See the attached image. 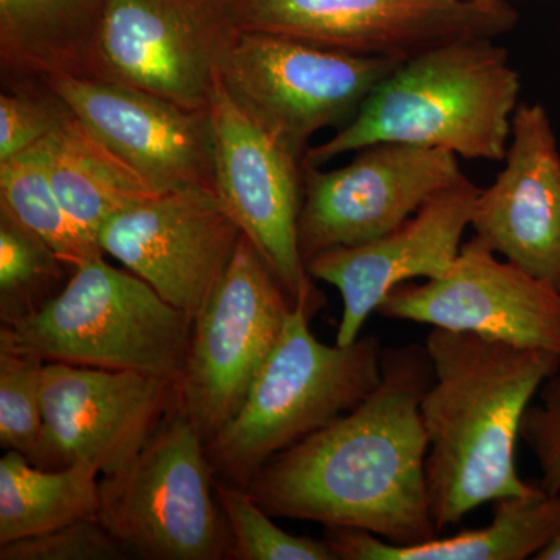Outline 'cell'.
I'll return each instance as SVG.
<instances>
[{"mask_svg":"<svg viewBox=\"0 0 560 560\" xmlns=\"http://www.w3.org/2000/svg\"><path fill=\"white\" fill-rule=\"evenodd\" d=\"M382 378L359 407L272 456L249 495L272 517L345 526L394 545L440 536L431 515L420 401L433 361L418 342L383 348Z\"/></svg>","mask_w":560,"mask_h":560,"instance_id":"cell-1","label":"cell"},{"mask_svg":"<svg viewBox=\"0 0 560 560\" xmlns=\"http://www.w3.org/2000/svg\"><path fill=\"white\" fill-rule=\"evenodd\" d=\"M425 348L433 382L420 416L430 510L442 533L482 504L536 489L518 477L515 444L523 415L560 371V357L441 327L427 335Z\"/></svg>","mask_w":560,"mask_h":560,"instance_id":"cell-2","label":"cell"},{"mask_svg":"<svg viewBox=\"0 0 560 560\" xmlns=\"http://www.w3.org/2000/svg\"><path fill=\"white\" fill-rule=\"evenodd\" d=\"M522 81L493 38L455 40L400 62L359 113L304 164L396 142L451 151L464 160L504 161Z\"/></svg>","mask_w":560,"mask_h":560,"instance_id":"cell-3","label":"cell"},{"mask_svg":"<svg viewBox=\"0 0 560 560\" xmlns=\"http://www.w3.org/2000/svg\"><path fill=\"white\" fill-rule=\"evenodd\" d=\"M311 319L301 307L289 313L241 410L206 442L215 481L248 488L272 456L359 407L381 383L377 337L329 346L312 334Z\"/></svg>","mask_w":560,"mask_h":560,"instance_id":"cell-4","label":"cell"},{"mask_svg":"<svg viewBox=\"0 0 560 560\" xmlns=\"http://www.w3.org/2000/svg\"><path fill=\"white\" fill-rule=\"evenodd\" d=\"M191 327L194 318L145 280L98 257L77 267L39 312L2 324L0 352L138 372L178 385Z\"/></svg>","mask_w":560,"mask_h":560,"instance_id":"cell-5","label":"cell"},{"mask_svg":"<svg viewBox=\"0 0 560 560\" xmlns=\"http://www.w3.org/2000/svg\"><path fill=\"white\" fill-rule=\"evenodd\" d=\"M98 521L147 560H228L231 533L205 440L178 405L138 458L101 480Z\"/></svg>","mask_w":560,"mask_h":560,"instance_id":"cell-6","label":"cell"},{"mask_svg":"<svg viewBox=\"0 0 560 560\" xmlns=\"http://www.w3.org/2000/svg\"><path fill=\"white\" fill-rule=\"evenodd\" d=\"M400 62L242 31L224 55L220 83L261 131L304 161L313 136L348 125Z\"/></svg>","mask_w":560,"mask_h":560,"instance_id":"cell-7","label":"cell"},{"mask_svg":"<svg viewBox=\"0 0 560 560\" xmlns=\"http://www.w3.org/2000/svg\"><path fill=\"white\" fill-rule=\"evenodd\" d=\"M241 32L234 0H105L92 79L210 109Z\"/></svg>","mask_w":560,"mask_h":560,"instance_id":"cell-8","label":"cell"},{"mask_svg":"<svg viewBox=\"0 0 560 560\" xmlns=\"http://www.w3.org/2000/svg\"><path fill=\"white\" fill-rule=\"evenodd\" d=\"M293 305L242 234L226 275L194 319L178 407L206 442L226 427L280 340Z\"/></svg>","mask_w":560,"mask_h":560,"instance_id":"cell-9","label":"cell"},{"mask_svg":"<svg viewBox=\"0 0 560 560\" xmlns=\"http://www.w3.org/2000/svg\"><path fill=\"white\" fill-rule=\"evenodd\" d=\"M241 31L407 61L455 40L493 38L517 24L508 2L234 0Z\"/></svg>","mask_w":560,"mask_h":560,"instance_id":"cell-10","label":"cell"},{"mask_svg":"<svg viewBox=\"0 0 560 560\" xmlns=\"http://www.w3.org/2000/svg\"><path fill=\"white\" fill-rule=\"evenodd\" d=\"M215 138V194L259 250L294 308L326 304L300 249L304 161L275 142L217 84L210 106Z\"/></svg>","mask_w":560,"mask_h":560,"instance_id":"cell-11","label":"cell"},{"mask_svg":"<svg viewBox=\"0 0 560 560\" xmlns=\"http://www.w3.org/2000/svg\"><path fill=\"white\" fill-rule=\"evenodd\" d=\"M355 153L335 171L304 164L298 235L305 265L323 250L364 245L388 234L466 178L451 151L381 142Z\"/></svg>","mask_w":560,"mask_h":560,"instance_id":"cell-12","label":"cell"},{"mask_svg":"<svg viewBox=\"0 0 560 560\" xmlns=\"http://www.w3.org/2000/svg\"><path fill=\"white\" fill-rule=\"evenodd\" d=\"M242 234L215 191L190 187L113 217L98 243L105 256L195 319L226 275Z\"/></svg>","mask_w":560,"mask_h":560,"instance_id":"cell-13","label":"cell"},{"mask_svg":"<svg viewBox=\"0 0 560 560\" xmlns=\"http://www.w3.org/2000/svg\"><path fill=\"white\" fill-rule=\"evenodd\" d=\"M377 313L560 357L559 291L500 260L477 237L463 243L458 259L442 278L400 283Z\"/></svg>","mask_w":560,"mask_h":560,"instance_id":"cell-14","label":"cell"},{"mask_svg":"<svg viewBox=\"0 0 560 560\" xmlns=\"http://www.w3.org/2000/svg\"><path fill=\"white\" fill-rule=\"evenodd\" d=\"M50 469L88 460L102 477L138 458L178 405L176 383L49 361L40 372Z\"/></svg>","mask_w":560,"mask_h":560,"instance_id":"cell-15","label":"cell"},{"mask_svg":"<svg viewBox=\"0 0 560 560\" xmlns=\"http://www.w3.org/2000/svg\"><path fill=\"white\" fill-rule=\"evenodd\" d=\"M43 81L154 190L215 191L210 109L184 108L149 92L88 77L55 75Z\"/></svg>","mask_w":560,"mask_h":560,"instance_id":"cell-16","label":"cell"},{"mask_svg":"<svg viewBox=\"0 0 560 560\" xmlns=\"http://www.w3.org/2000/svg\"><path fill=\"white\" fill-rule=\"evenodd\" d=\"M480 190L469 178L427 201L396 230L359 246H340L307 261L313 279L340 291L337 345L359 340L368 318L400 283L442 278L458 259Z\"/></svg>","mask_w":560,"mask_h":560,"instance_id":"cell-17","label":"cell"},{"mask_svg":"<svg viewBox=\"0 0 560 560\" xmlns=\"http://www.w3.org/2000/svg\"><path fill=\"white\" fill-rule=\"evenodd\" d=\"M504 161L475 202L474 237L560 293V150L540 103L518 105Z\"/></svg>","mask_w":560,"mask_h":560,"instance_id":"cell-18","label":"cell"},{"mask_svg":"<svg viewBox=\"0 0 560 560\" xmlns=\"http://www.w3.org/2000/svg\"><path fill=\"white\" fill-rule=\"evenodd\" d=\"M493 504L489 525L444 539L394 545L366 530L324 526L323 540L335 560H525L533 559L560 529V495L539 485Z\"/></svg>","mask_w":560,"mask_h":560,"instance_id":"cell-19","label":"cell"},{"mask_svg":"<svg viewBox=\"0 0 560 560\" xmlns=\"http://www.w3.org/2000/svg\"><path fill=\"white\" fill-rule=\"evenodd\" d=\"M105 0H0L5 86L55 75L92 79V50Z\"/></svg>","mask_w":560,"mask_h":560,"instance_id":"cell-20","label":"cell"},{"mask_svg":"<svg viewBox=\"0 0 560 560\" xmlns=\"http://www.w3.org/2000/svg\"><path fill=\"white\" fill-rule=\"evenodd\" d=\"M50 180L70 219L97 238L113 217L161 195L73 114L49 136Z\"/></svg>","mask_w":560,"mask_h":560,"instance_id":"cell-21","label":"cell"},{"mask_svg":"<svg viewBox=\"0 0 560 560\" xmlns=\"http://www.w3.org/2000/svg\"><path fill=\"white\" fill-rule=\"evenodd\" d=\"M101 470L88 460L40 469L20 452L0 459V545L98 518Z\"/></svg>","mask_w":560,"mask_h":560,"instance_id":"cell-22","label":"cell"},{"mask_svg":"<svg viewBox=\"0 0 560 560\" xmlns=\"http://www.w3.org/2000/svg\"><path fill=\"white\" fill-rule=\"evenodd\" d=\"M0 202L38 234L68 267L105 257L62 208L50 180L49 136L16 156L0 161Z\"/></svg>","mask_w":560,"mask_h":560,"instance_id":"cell-23","label":"cell"},{"mask_svg":"<svg viewBox=\"0 0 560 560\" xmlns=\"http://www.w3.org/2000/svg\"><path fill=\"white\" fill-rule=\"evenodd\" d=\"M72 271L0 202V323L39 312L65 289Z\"/></svg>","mask_w":560,"mask_h":560,"instance_id":"cell-24","label":"cell"},{"mask_svg":"<svg viewBox=\"0 0 560 560\" xmlns=\"http://www.w3.org/2000/svg\"><path fill=\"white\" fill-rule=\"evenodd\" d=\"M38 357L0 352V447L20 452L33 466L50 469L40 401Z\"/></svg>","mask_w":560,"mask_h":560,"instance_id":"cell-25","label":"cell"},{"mask_svg":"<svg viewBox=\"0 0 560 560\" xmlns=\"http://www.w3.org/2000/svg\"><path fill=\"white\" fill-rule=\"evenodd\" d=\"M215 495L230 526L228 560H335L326 541L276 525L248 490L215 481Z\"/></svg>","mask_w":560,"mask_h":560,"instance_id":"cell-26","label":"cell"},{"mask_svg":"<svg viewBox=\"0 0 560 560\" xmlns=\"http://www.w3.org/2000/svg\"><path fill=\"white\" fill-rule=\"evenodd\" d=\"M70 110L44 81L3 88L0 95V161L16 156L58 130Z\"/></svg>","mask_w":560,"mask_h":560,"instance_id":"cell-27","label":"cell"},{"mask_svg":"<svg viewBox=\"0 0 560 560\" xmlns=\"http://www.w3.org/2000/svg\"><path fill=\"white\" fill-rule=\"evenodd\" d=\"M125 550L98 518L0 545V560H125Z\"/></svg>","mask_w":560,"mask_h":560,"instance_id":"cell-28","label":"cell"},{"mask_svg":"<svg viewBox=\"0 0 560 560\" xmlns=\"http://www.w3.org/2000/svg\"><path fill=\"white\" fill-rule=\"evenodd\" d=\"M539 401L523 415L521 440L539 464L537 485L560 495V374L552 375L537 393Z\"/></svg>","mask_w":560,"mask_h":560,"instance_id":"cell-29","label":"cell"},{"mask_svg":"<svg viewBox=\"0 0 560 560\" xmlns=\"http://www.w3.org/2000/svg\"><path fill=\"white\" fill-rule=\"evenodd\" d=\"M534 560H560V529L533 558Z\"/></svg>","mask_w":560,"mask_h":560,"instance_id":"cell-30","label":"cell"},{"mask_svg":"<svg viewBox=\"0 0 560 560\" xmlns=\"http://www.w3.org/2000/svg\"><path fill=\"white\" fill-rule=\"evenodd\" d=\"M453 2H508V0H453Z\"/></svg>","mask_w":560,"mask_h":560,"instance_id":"cell-31","label":"cell"}]
</instances>
